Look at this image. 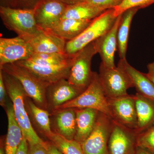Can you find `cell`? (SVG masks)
Returning <instances> with one entry per match:
<instances>
[{
	"instance_id": "cell-1",
	"label": "cell",
	"mask_w": 154,
	"mask_h": 154,
	"mask_svg": "<svg viewBox=\"0 0 154 154\" xmlns=\"http://www.w3.org/2000/svg\"><path fill=\"white\" fill-rule=\"evenodd\" d=\"M2 71L8 96L12 102L15 117L24 137L28 143H39L44 145L45 141L39 137L31 124L25 105L27 96L23 87L16 78Z\"/></svg>"
},
{
	"instance_id": "cell-2",
	"label": "cell",
	"mask_w": 154,
	"mask_h": 154,
	"mask_svg": "<svg viewBox=\"0 0 154 154\" xmlns=\"http://www.w3.org/2000/svg\"><path fill=\"white\" fill-rule=\"evenodd\" d=\"M0 16L6 28L26 41H30L42 30L36 25L33 9L1 6Z\"/></svg>"
},
{
	"instance_id": "cell-3",
	"label": "cell",
	"mask_w": 154,
	"mask_h": 154,
	"mask_svg": "<svg viewBox=\"0 0 154 154\" xmlns=\"http://www.w3.org/2000/svg\"><path fill=\"white\" fill-rule=\"evenodd\" d=\"M114 9L106 10L93 20L91 24L74 39L66 42L65 53L73 56L91 42L103 36L113 27L117 17Z\"/></svg>"
},
{
	"instance_id": "cell-4",
	"label": "cell",
	"mask_w": 154,
	"mask_h": 154,
	"mask_svg": "<svg viewBox=\"0 0 154 154\" xmlns=\"http://www.w3.org/2000/svg\"><path fill=\"white\" fill-rule=\"evenodd\" d=\"M0 69L18 80L27 96L37 106L48 110L46 91L48 86L25 68L16 63L5 65L0 66Z\"/></svg>"
},
{
	"instance_id": "cell-5",
	"label": "cell",
	"mask_w": 154,
	"mask_h": 154,
	"mask_svg": "<svg viewBox=\"0 0 154 154\" xmlns=\"http://www.w3.org/2000/svg\"><path fill=\"white\" fill-rule=\"evenodd\" d=\"M68 108L95 109L112 119L108 99L102 88L98 73L94 72L91 84L79 96L55 110Z\"/></svg>"
},
{
	"instance_id": "cell-6",
	"label": "cell",
	"mask_w": 154,
	"mask_h": 154,
	"mask_svg": "<svg viewBox=\"0 0 154 154\" xmlns=\"http://www.w3.org/2000/svg\"><path fill=\"white\" fill-rule=\"evenodd\" d=\"M97 53L95 41L75 55L68 79L69 82L82 91L88 88L94 78V72L91 70L92 60Z\"/></svg>"
},
{
	"instance_id": "cell-7",
	"label": "cell",
	"mask_w": 154,
	"mask_h": 154,
	"mask_svg": "<svg viewBox=\"0 0 154 154\" xmlns=\"http://www.w3.org/2000/svg\"><path fill=\"white\" fill-rule=\"evenodd\" d=\"M99 77L105 96L113 98L127 95V91L133 88L128 75L120 65L108 68L100 64Z\"/></svg>"
},
{
	"instance_id": "cell-8",
	"label": "cell",
	"mask_w": 154,
	"mask_h": 154,
	"mask_svg": "<svg viewBox=\"0 0 154 154\" xmlns=\"http://www.w3.org/2000/svg\"><path fill=\"white\" fill-rule=\"evenodd\" d=\"M112 119L99 112L93 131L82 143L84 154H109L108 141Z\"/></svg>"
},
{
	"instance_id": "cell-9",
	"label": "cell",
	"mask_w": 154,
	"mask_h": 154,
	"mask_svg": "<svg viewBox=\"0 0 154 154\" xmlns=\"http://www.w3.org/2000/svg\"><path fill=\"white\" fill-rule=\"evenodd\" d=\"M137 134L130 129L112 119L108 141L109 154H135Z\"/></svg>"
},
{
	"instance_id": "cell-10",
	"label": "cell",
	"mask_w": 154,
	"mask_h": 154,
	"mask_svg": "<svg viewBox=\"0 0 154 154\" xmlns=\"http://www.w3.org/2000/svg\"><path fill=\"white\" fill-rule=\"evenodd\" d=\"M67 6L60 0H40L33 9L36 25L42 30H51L62 19Z\"/></svg>"
},
{
	"instance_id": "cell-11",
	"label": "cell",
	"mask_w": 154,
	"mask_h": 154,
	"mask_svg": "<svg viewBox=\"0 0 154 154\" xmlns=\"http://www.w3.org/2000/svg\"><path fill=\"white\" fill-rule=\"evenodd\" d=\"M112 119L130 129L137 126V113L135 95H127L107 98Z\"/></svg>"
},
{
	"instance_id": "cell-12",
	"label": "cell",
	"mask_w": 154,
	"mask_h": 154,
	"mask_svg": "<svg viewBox=\"0 0 154 154\" xmlns=\"http://www.w3.org/2000/svg\"><path fill=\"white\" fill-rule=\"evenodd\" d=\"M33 53L29 42L19 36L0 38V66L27 60Z\"/></svg>"
},
{
	"instance_id": "cell-13",
	"label": "cell",
	"mask_w": 154,
	"mask_h": 154,
	"mask_svg": "<svg viewBox=\"0 0 154 154\" xmlns=\"http://www.w3.org/2000/svg\"><path fill=\"white\" fill-rule=\"evenodd\" d=\"M84 91L72 85L67 79L60 80L50 85L46 91L48 110L51 112L56 110L76 98Z\"/></svg>"
},
{
	"instance_id": "cell-14",
	"label": "cell",
	"mask_w": 154,
	"mask_h": 154,
	"mask_svg": "<svg viewBox=\"0 0 154 154\" xmlns=\"http://www.w3.org/2000/svg\"><path fill=\"white\" fill-rule=\"evenodd\" d=\"M73 63L64 65L42 66L24 60L15 63L25 68L48 87L60 80H68Z\"/></svg>"
},
{
	"instance_id": "cell-15",
	"label": "cell",
	"mask_w": 154,
	"mask_h": 154,
	"mask_svg": "<svg viewBox=\"0 0 154 154\" xmlns=\"http://www.w3.org/2000/svg\"><path fill=\"white\" fill-rule=\"evenodd\" d=\"M121 19V14L118 16L110 30L95 41L97 53L102 60L101 63L108 68L116 66L114 56L117 47V31Z\"/></svg>"
},
{
	"instance_id": "cell-16",
	"label": "cell",
	"mask_w": 154,
	"mask_h": 154,
	"mask_svg": "<svg viewBox=\"0 0 154 154\" xmlns=\"http://www.w3.org/2000/svg\"><path fill=\"white\" fill-rule=\"evenodd\" d=\"M51 122L53 131L69 140L74 139L76 133L77 123L76 109L68 108L51 111Z\"/></svg>"
},
{
	"instance_id": "cell-17",
	"label": "cell",
	"mask_w": 154,
	"mask_h": 154,
	"mask_svg": "<svg viewBox=\"0 0 154 154\" xmlns=\"http://www.w3.org/2000/svg\"><path fill=\"white\" fill-rule=\"evenodd\" d=\"M66 42L49 31L41 30L28 42L36 53H65Z\"/></svg>"
},
{
	"instance_id": "cell-18",
	"label": "cell",
	"mask_w": 154,
	"mask_h": 154,
	"mask_svg": "<svg viewBox=\"0 0 154 154\" xmlns=\"http://www.w3.org/2000/svg\"><path fill=\"white\" fill-rule=\"evenodd\" d=\"M118 63L122 67L128 75L137 93L154 100V83L146 74L141 72L131 65L126 58L120 59Z\"/></svg>"
},
{
	"instance_id": "cell-19",
	"label": "cell",
	"mask_w": 154,
	"mask_h": 154,
	"mask_svg": "<svg viewBox=\"0 0 154 154\" xmlns=\"http://www.w3.org/2000/svg\"><path fill=\"white\" fill-rule=\"evenodd\" d=\"M5 109L8 119V129L5 144V154H16L24 136L15 117L12 103H8Z\"/></svg>"
},
{
	"instance_id": "cell-20",
	"label": "cell",
	"mask_w": 154,
	"mask_h": 154,
	"mask_svg": "<svg viewBox=\"0 0 154 154\" xmlns=\"http://www.w3.org/2000/svg\"><path fill=\"white\" fill-rule=\"evenodd\" d=\"M137 126L134 131L140 134L154 124V100L136 93L135 95Z\"/></svg>"
},
{
	"instance_id": "cell-21",
	"label": "cell",
	"mask_w": 154,
	"mask_h": 154,
	"mask_svg": "<svg viewBox=\"0 0 154 154\" xmlns=\"http://www.w3.org/2000/svg\"><path fill=\"white\" fill-rule=\"evenodd\" d=\"M77 131L75 140L82 143L93 131L99 111L90 108H75Z\"/></svg>"
},
{
	"instance_id": "cell-22",
	"label": "cell",
	"mask_w": 154,
	"mask_h": 154,
	"mask_svg": "<svg viewBox=\"0 0 154 154\" xmlns=\"http://www.w3.org/2000/svg\"><path fill=\"white\" fill-rule=\"evenodd\" d=\"M93 20L62 19L54 28L47 31L67 42L70 41L79 36L91 24Z\"/></svg>"
},
{
	"instance_id": "cell-23",
	"label": "cell",
	"mask_w": 154,
	"mask_h": 154,
	"mask_svg": "<svg viewBox=\"0 0 154 154\" xmlns=\"http://www.w3.org/2000/svg\"><path fill=\"white\" fill-rule=\"evenodd\" d=\"M139 8L127 9L121 14V19L117 31V48L120 59L126 58L130 28L134 17Z\"/></svg>"
},
{
	"instance_id": "cell-24",
	"label": "cell",
	"mask_w": 154,
	"mask_h": 154,
	"mask_svg": "<svg viewBox=\"0 0 154 154\" xmlns=\"http://www.w3.org/2000/svg\"><path fill=\"white\" fill-rule=\"evenodd\" d=\"M26 109L42 134L48 138L52 134L50 113L48 110L38 107L27 96L25 100Z\"/></svg>"
},
{
	"instance_id": "cell-25",
	"label": "cell",
	"mask_w": 154,
	"mask_h": 154,
	"mask_svg": "<svg viewBox=\"0 0 154 154\" xmlns=\"http://www.w3.org/2000/svg\"><path fill=\"white\" fill-rule=\"evenodd\" d=\"M106 11L84 2L74 5H67L62 19L93 20Z\"/></svg>"
},
{
	"instance_id": "cell-26",
	"label": "cell",
	"mask_w": 154,
	"mask_h": 154,
	"mask_svg": "<svg viewBox=\"0 0 154 154\" xmlns=\"http://www.w3.org/2000/svg\"><path fill=\"white\" fill-rule=\"evenodd\" d=\"M47 139L63 154H84L82 144L75 139H68L54 131Z\"/></svg>"
},
{
	"instance_id": "cell-27",
	"label": "cell",
	"mask_w": 154,
	"mask_h": 154,
	"mask_svg": "<svg viewBox=\"0 0 154 154\" xmlns=\"http://www.w3.org/2000/svg\"><path fill=\"white\" fill-rule=\"evenodd\" d=\"M136 145L154 154V124L137 135Z\"/></svg>"
},
{
	"instance_id": "cell-28",
	"label": "cell",
	"mask_w": 154,
	"mask_h": 154,
	"mask_svg": "<svg viewBox=\"0 0 154 154\" xmlns=\"http://www.w3.org/2000/svg\"><path fill=\"white\" fill-rule=\"evenodd\" d=\"M153 4L154 0H124L120 5L114 9V14L117 17L127 9L135 7L144 8Z\"/></svg>"
},
{
	"instance_id": "cell-29",
	"label": "cell",
	"mask_w": 154,
	"mask_h": 154,
	"mask_svg": "<svg viewBox=\"0 0 154 154\" xmlns=\"http://www.w3.org/2000/svg\"><path fill=\"white\" fill-rule=\"evenodd\" d=\"M123 1L124 0H85L83 2L94 7L107 10L118 7Z\"/></svg>"
},
{
	"instance_id": "cell-30",
	"label": "cell",
	"mask_w": 154,
	"mask_h": 154,
	"mask_svg": "<svg viewBox=\"0 0 154 154\" xmlns=\"http://www.w3.org/2000/svg\"><path fill=\"white\" fill-rule=\"evenodd\" d=\"M8 92L4 82L2 71L0 69V105L2 107L5 109L7 106V96Z\"/></svg>"
},
{
	"instance_id": "cell-31",
	"label": "cell",
	"mask_w": 154,
	"mask_h": 154,
	"mask_svg": "<svg viewBox=\"0 0 154 154\" xmlns=\"http://www.w3.org/2000/svg\"><path fill=\"white\" fill-rule=\"evenodd\" d=\"M28 154H48L44 145L39 143H28Z\"/></svg>"
},
{
	"instance_id": "cell-32",
	"label": "cell",
	"mask_w": 154,
	"mask_h": 154,
	"mask_svg": "<svg viewBox=\"0 0 154 154\" xmlns=\"http://www.w3.org/2000/svg\"><path fill=\"white\" fill-rule=\"evenodd\" d=\"M40 0H17V8L33 9Z\"/></svg>"
},
{
	"instance_id": "cell-33",
	"label": "cell",
	"mask_w": 154,
	"mask_h": 154,
	"mask_svg": "<svg viewBox=\"0 0 154 154\" xmlns=\"http://www.w3.org/2000/svg\"><path fill=\"white\" fill-rule=\"evenodd\" d=\"M45 147L48 154H63L50 141H46L45 143Z\"/></svg>"
},
{
	"instance_id": "cell-34",
	"label": "cell",
	"mask_w": 154,
	"mask_h": 154,
	"mask_svg": "<svg viewBox=\"0 0 154 154\" xmlns=\"http://www.w3.org/2000/svg\"><path fill=\"white\" fill-rule=\"evenodd\" d=\"M28 145L27 140L23 137L16 154H28Z\"/></svg>"
},
{
	"instance_id": "cell-35",
	"label": "cell",
	"mask_w": 154,
	"mask_h": 154,
	"mask_svg": "<svg viewBox=\"0 0 154 154\" xmlns=\"http://www.w3.org/2000/svg\"><path fill=\"white\" fill-rule=\"evenodd\" d=\"M147 68L148 71L146 75L154 83V61L149 63L147 66Z\"/></svg>"
},
{
	"instance_id": "cell-36",
	"label": "cell",
	"mask_w": 154,
	"mask_h": 154,
	"mask_svg": "<svg viewBox=\"0 0 154 154\" xmlns=\"http://www.w3.org/2000/svg\"><path fill=\"white\" fill-rule=\"evenodd\" d=\"M1 6L17 8V0H1Z\"/></svg>"
},
{
	"instance_id": "cell-37",
	"label": "cell",
	"mask_w": 154,
	"mask_h": 154,
	"mask_svg": "<svg viewBox=\"0 0 154 154\" xmlns=\"http://www.w3.org/2000/svg\"><path fill=\"white\" fill-rule=\"evenodd\" d=\"M60 1L63 2L65 3L66 5H71L82 2L85 0H60Z\"/></svg>"
},
{
	"instance_id": "cell-38",
	"label": "cell",
	"mask_w": 154,
	"mask_h": 154,
	"mask_svg": "<svg viewBox=\"0 0 154 154\" xmlns=\"http://www.w3.org/2000/svg\"><path fill=\"white\" fill-rule=\"evenodd\" d=\"M135 154H154L152 153L151 152L144 149H143L137 147Z\"/></svg>"
},
{
	"instance_id": "cell-39",
	"label": "cell",
	"mask_w": 154,
	"mask_h": 154,
	"mask_svg": "<svg viewBox=\"0 0 154 154\" xmlns=\"http://www.w3.org/2000/svg\"><path fill=\"white\" fill-rule=\"evenodd\" d=\"M0 154H5V149L2 144H1V148H0Z\"/></svg>"
}]
</instances>
